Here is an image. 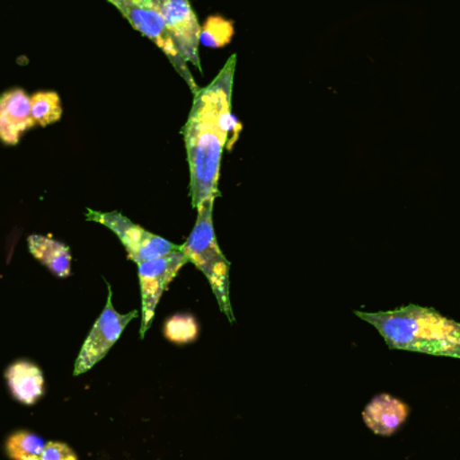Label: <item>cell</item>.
<instances>
[{"mask_svg": "<svg viewBox=\"0 0 460 460\" xmlns=\"http://www.w3.org/2000/svg\"><path fill=\"white\" fill-rule=\"evenodd\" d=\"M235 54L230 56L215 80L194 94L190 115L183 127L190 169V199L194 209L220 197L221 159L234 118L232 113Z\"/></svg>", "mask_w": 460, "mask_h": 460, "instance_id": "1", "label": "cell"}, {"mask_svg": "<svg viewBox=\"0 0 460 460\" xmlns=\"http://www.w3.org/2000/svg\"><path fill=\"white\" fill-rule=\"evenodd\" d=\"M376 327L392 350L460 359V323L431 307L408 305L381 313L354 311Z\"/></svg>", "mask_w": 460, "mask_h": 460, "instance_id": "2", "label": "cell"}, {"mask_svg": "<svg viewBox=\"0 0 460 460\" xmlns=\"http://www.w3.org/2000/svg\"><path fill=\"white\" fill-rule=\"evenodd\" d=\"M213 208L215 201L209 199L197 209L199 216L196 226L186 243L181 245V249L188 257L189 262L196 265L204 273L212 287L221 313L233 323L235 318L230 302V262L224 256L216 238Z\"/></svg>", "mask_w": 460, "mask_h": 460, "instance_id": "3", "label": "cell"}, {"mask_svg": "<svg viewBox=\"0 0 460 460\" xmlns=\"http://www.w3.org/2000/svg\"><path fill=\"white\" fill-rule=\"evenodd\" d=\"M108 2L112 3L126 16L134 29L147 37L164 51L178 75L188 83L191 93L196 94L199 91V85L191 75L188 62L182 58L177 46L167 32L164 16L159 10L158 0H108Z\"/></svg>", "mask_w": 460, "mask_h": 460, "instance_id": "4", "label": "cell"}, {"mask_svg": "<svg viewBox=\"0 0 460 460\" xmlns=\"http://www.w3.org/2000/svg\"><path fill=\"white\" fill-rule=\"evenodd\" d=\"M86 218L88 221H94L112 230L126 248L129 260L137 262V265L181 249V245L148 232L119 212L102 213L88 209Z\"/></svg>", "mask_w": 460, "mask_h": 460, "instance_id": "5", "label": "cell"}, {"mask_svg": "<svg viewBox=\"0 0 460 460\" xmlns=\"http://www.w3.org/2000/svg\"><path fill=\"white\" fill-rule=\"evenodd\" d=\"M137 315H139L137 310L128 314H119L115 310L112 303V288L108 284L107 305L81 348L73 375H84L104 359L108 351L118 342L129 322L134 321Z\"/></svg>", "mask_w": 460, "mask_h": 460, "instance_id": "6", "label": "cell"}, {"mask_svg": "<svg viewBox=\"0 0 460 460\" xmlns=\"http://www.w3.org/2000/svg\"><path fill=\"white\" fill-rule=\"evenodd\" d=\"M188 257L182 249L140 262L139 268L140 291H142V327L140 338H145L146 332L153 324L156 307L162 295L169 284L177 278L178 272L188 264Z\"/></svg>", "mask_w": 460, "mask_h": 460, "instance_id": "7", "label": "cell"}, {"mask_svg": "<svg viewBox=\"0 0 460 460\" xmlns=\"http://www.w3.org/2000/svg\"><path fill=\"white\" fill-rule=\"evenodd\" d=\"M158 4L167 32L181 56L202 73L199 58L201 26L190 0H158Z\"/></svg>", "mask_w": 460, "mask_h": 460, "instance_id": "8", "label": "cell"}, {"mask_svg": "<svg viewBox=\"0 0 460 460\" xmlns=\"http://www.w3.org/2000/svg\"><path fill=\"white\" fill-rule=\"evenodd\" d=\"M35 126L31 116V97L21 88H13L0 96V140L15 146L24 132Z\"/></svg>", "mask_w": 460, "mask_h": 460, "instance_id": "9", "label": "cell"}, {"mask_svg": "<svg viewBox=\"0 0 460 460\" xmlns=\"http://www.w3.org/2000/svg\"><path fill=\"white\" fill-rule=\"evenodd\" d=\"M410 416V407L391 394H378L365 407L362 418L370 431L381 437L396 434Z\"/></svg>", "mask_w": 460, "mask_h": 460, "instance_id": "10", "label": "cell"}, {"mask_svg": "<svg viewBox=\"0 0 460 460\" xmlns=\"http://www.w3.org/2000/svg\"><path fill=\"white\" fill-rule=\"evenodd\" d=\"M5 380L13 399L22 404L32 405L45 394L42 370L29 361H18L5 370Z\"/></svg>", "mask_w": 460, "mask_h": 460, "instance_id": "11", "label": "cell"}, {"mask_svg": "<svg viewBox=\"0 0 460 460\" xmlns=\"http://www.w3.org/2000/svg\"><path fill=\"white\" fill-rule=\"evenodd\" d=\"M29 251L38 261L49 268L51 273L58 278H67L72 273V254L69 246L64 243L45 237V235L32 234L27 238Z\"/></svg>", "mask_w": 460, "mask_h": 460, "instance_id": "12", "label": "cell"}, {"mask_svg": "<svg viewBox=\"0 0 460 460\" xmlns=\"http://www.w3.org/2000/svg\"><path fill=\"white\" fill-rule=\"evenodd\" d=\"M45 446L42 438L29 431H18L8 438L5 451L13 460H42Z\"/></svg>", "mask_w": 460, "mask_h": 460, "instance_id": "13", "label": "cell"}, {"mask_svg": "<svg viewBox=\"0 0 460 460\" xmlns=\"http://www.w3.org/2000/svg\"><path fill=\"white\" fill-rule=\"evenodd\" d=\"M31 116L38 126H50L62 116L61 99L57 92H37L31 96Z\"/></svg>", "mask_w": 460, "mask_h": 460, "instance_id": "14", "label": "cell"}, {"mask_svg": "<svg viewBox=\"0 0 460 460\" xmlns=\"http://www.w3.org/2000/svg\"><path fill=\"white\" fill-rule=\"evenodd\" d=\"M170 341L175 343H186L196 340L197 327L191 326L186 329V322H170L167 329L164 330Z\"/></svg>", "mask_w": 460, "mask_h": 460, "instance_id": "15", "label": "cell"}, {"mask_svg": "<svg viewBox=\"0 0 460 460\" xmlns=\"http://www.w3.org/2000/svg\"><path fill=\"white\" fill-rule=\"evenodd\" d=\"M42 460H78L75 451L65 443H46L42 453Z\"/></svg>", "mask_w": 460, "mask_h": 460, "instance_id": "16", "label": "cell"}]
</instances>
